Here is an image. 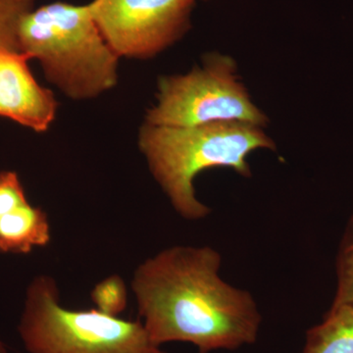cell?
Wrapping results in <instances>:
<instances>
[{
    "label": "cell",
    "mask_w": 353,
    "mask_h": 353,
    "mask_svg": "<svg viewBox=\"0 0 353 353\" xmlns=\"http://www.w3.org/2000/svg\"><path fill=\"white\" fill-rule=\"evenodd\" d=\"M37 0H0V50L20 51L21 20L36 7Z\"/></svg>",
    "instance_id": "cell-11"
},
{
    "label": "cell",
    "mask_w": 353,
    "mask_h": 353,
    "mask_svg": "<svg viewBox=\"0 0 353 353\" xmlns=\"http://www.w3.org/2000/svg\"><path fill=\"white\" fill-rule=\"evenodd\" d=\"M236 61L226 54L204 55L201 66L158 80L157 101L145 123L188 127L239 122L265 127L268 118L239 80Z\"/></svg>",
    "instance_id": "cell-5"
},
{
    "label": "cell",
    "mask_w": 353,
    "mask_h": 353,
    "mask_svg": "<svg viewBox=\"0 0 353 353\" xmlns=\"http://www.w3.org/2000/svg\"><path fill=\"white\" fill-rule=\"evenodd\" d=\"M222 260L210 246L176 245L139 265L132 289L153 343H189L210 353L256 341L259 306L248 290L221 278Z\"/></svg>",
    "instance_id": "cell-1"
},
{
    "label": "cell",
    "mask_w": 353,
    "mask_h": 353,
    "mask_svg": "<svg viewBox=\"0 0 353 353\" xmlns=\"http://www.w3.org/2000/svg\"><path fill=\"white\" fill-rule=\"evenodd\" d=\"M50 241L48 214L27 199L0 208V252L27 254Z\"/></svg>",
    "instance_id": "cell-8"
},
{
    "label": "cell",
    "mask_w": 353,
    "mask_h": 353,
    "mask_svg": "<svg viewBox=\"0 0 353 353\" xmlns=\"http://www.w3.org/2000/svg\"><path fill=\"white\" fill-rule=\"evenodd\" d=\"M92 303L101 312L119 316L127 307V290L124 281L111 276L95 285L92 292Z\"/></svg>",
    "instance_id": "cell-12"
},
{
    "label": "cell",
    "mask_w": 353,
    "mask_h": 353,
    "mask_svg": "<svg viewBox=\"0 0 353 353\" xmlns=\"http://www.w3.org/2000/svg\"><path fill=\"white\" fill-rule=\"evenodd\" d=\"M18 333L29 353H168L150 340L141 321L97 308L63 307L57 283L46 275L28 288Z\"/></svg>",
    "instance_id": "cell-4"
},
{
    "label": "cell",
    "mask_w": 353,
    "mask_h": 353,
    "mask_svg": "<svg viewBox=\"0 0 353 353\" xmlns=\"http://www.w3.org/2000/svg\"><path fill=\"white\" fill-rule=\"evenodd\" d=\"M19 51L0 50V116L37 132L48 131L57 117V101L41 87Z\"/></svg>",
    "instance_id": "cell-7"
},
{
    "label": "cell",
    "mask_w": 353,
    "mask_h": 353,
    "mask_svg": "<svg viewBox=\"0 0 353 353\" xmlns=\"http://www.w3.org/2000/svg\"><path fill=\"white\" fill-rule=\"evenodd\" d=\"M0 353H8L6 345L1 341H0Z\"/></svg>",
    "instance_id": "cell-13"
},
{
    "label": "cell",
    "mask_w": 353,
    "mask_h": 353,
    "mask_svg": "<svg viewBox=\"0 0 353 353\" xmlns=\"http://www.w3.org/2000/svg\"><path fill=\"white\" fill-rule=\"evenodd\" d=\"M196 0H92L95 24L120 57L148 59L170 48L192 27Z\"/></svg>",
    "instance_id": "cell-6"
},
{
    "label": "cell",
    "mask_w": 353,
    "mask_h": 353,
    "mask_svg": "<svg viewBox=\"0 0 353 353\" xmlns=\"http://www.w3.org/2000/svg\"><path fill=\"white\" fill-rule=\"evenodd\" d=\"M21 52L39 60L46 79L75 101L115 87L119 57L102 37L88 4H44L26 14L18 31Z\"/></svg>",
    "instance_id": "cell-3"
},
{
    "label": "cell",
    "mask_w": 353,
    "mask_h": 353,
    "mask_svg": "<svg viewBox=\"0 0 353 353\" xmlns=\"http://www.w3.org/2000/svg\"><path fill=\"white\" fill-rule=\"evenodd\" d=\"M336 270V290L332 305L353 303V214L341 241Z\"/></svg>",
    "instance_id": "cell-10"
},
{
    "label": "cell",
    "mask_w": 353,
    "mask_h": 353,
    "mask_svg": "<svg viewBox=\"0 0 353 353\" xmlns=\"http://www.w3.org/2000/svg\"><path fill=\"white\" fill-rule=\"evenodd\" d=\"M202 1H208V0H202Z\"/></svg>",
    "instance_id": "cell-14"
},
{
    "label": "cell",
    "mask_w": 353,
    "mask_h": 353,
    "mask_svg": "<svg viewBox=\"0 0 353 353\" xmlns=\"http://www.w3.org/2000/svg\"><path fill=\"white\" fill-rule=\"evenodd\" d=\"M139 145L176 212L190 221L203 219L211 213V209L197 199L194 190V179L201 172L229 168L250 178V153L276 150V143L263 128L239 122L188 127L145 122L139 130Z\"/></svg>",
    "instance_id": "cell-2"
},
{
    "label": "cell",
    "mask_w": 353,
    "mask_h": 353,
    "mask_svg": "<svg viewBox=\"0 0 353 353\" xmlns=\"http://www.w3.org/2000/svg\"><path fill=\"white\" fill-rule=\"evenodd\" d=\"M303 353H353V303L331 305L306 332Z\"/></svg>",
    "instance_id": "cell-9"
}]
</instances>
